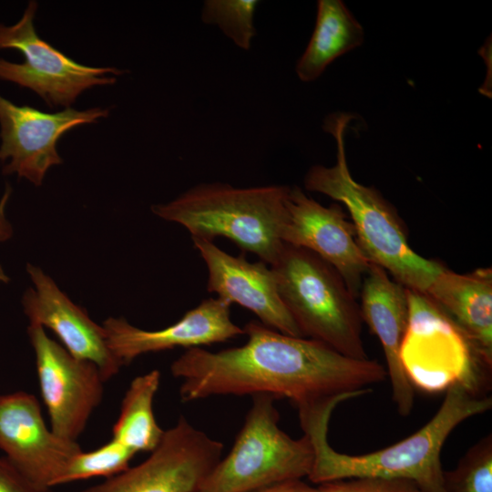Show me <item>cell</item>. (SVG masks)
<instances>
[{
  "label": "cell",
  "mask_w": 492,
  "mask_h": 492,
  "mask_svg": "<svg viewBox=\"0 0 492 492\" xmlns=\"http://www.w3.org/2000/svg\"><path fill=\"white\" fill-rule=\"evenodd\" d=\"M425 293L492 366V271L459 274L444 267Z\"/></svg>",
  "instance_id": "obj_18"
},
{
  "label": "cell",
  "mask_w": 492,
  "mask_h": 492,
  "mask_svg": "<svg viewBox=\"0 0 492 492\" xmlns=\"http://www.w3.org/2000/svg\"><path fill=\"white\" fill-rule=\"evenodd\" d=\"M256 0H206L201 10L205 24L217 25L234 44L248 50L256 35Z\"/></svg>",
  "instance_id": "obj_21"
},
{
  "label": "cell",
  "mask_w": 492,
  "mask_h": 492,
  "mask_svg": "<svg viewBox=\"0 0 492 492\" xmlns=\"http://www.w3.org/2000/svg\"><path fill=\"white\" fill-rule=\"evenodd\" d=\"M26 272L34 284L22 298L29 324L53 331L74 357L95 364L105 381L116 375L122 364L108 348L103 326L74 303L42 269L28 263Z\"/></svg>",
  "instance_id": "obj_14"
},
{
  "label": "cell",
  "mask_w": 492,
  "mask_h": 492,
  "mask_svg": "<svg viewBox=\"0 0 492 492\" xmlns=\"http://www.w3.org/2000/svg\"><path fill=\"white\" fill-rule=\"evenodd\" d=\"M241 346L210 352L187 349L170 365L181 379L182 402L214 395L268 394L296 407L338 396L358 397L387 377L375 360L345 356L310 338L295 337L252 320Z\"/></svg>",
  "instance_id": "obj_1"
},
{
  "label": "cell",
  "mask_w": 492,
  "mask_h": 492,
  "mask_svg": "<svg viewBox=\"0 0 492 492\" xmlns=\"http://www.w3.org/2000/svg\"><path fill=\"white\" fill-rule=\"evenodd\" d=\"M108 108L77 110L67 108L46 113L17 106L0 95V161L4 174H16L41 186L46 171L63 162L57 152L59 138L83 124L107 118Z\"/></svg>",
  "instance_id": "obj_11"
},
{
  "label": "cell",
  "mask_w": 492,
  "mask_h": 492,
  "mask_svg": "<svg viewBox=\"0 0 492 492\" xmlns=\"http://www.w3.org/2000/svg\"><path fill=\"white\" fill-rule=\"evenodd\" d=\"M135 455L136 453L112 438L95 450H81L70 461L59 485L92 477L109 478L128 468Z\"/></svg>",
  "instance_id": "obj_22"
},
{
  "label": "cell",
  "mask_w": 492,
  "mask_h": 492,
  "mask_svg": "<svg viewBox=\"0 0 492 492\" xmlns=\"http://www.w3.org/2000/svg\"><path fill=\"white\" fill-rule=\"evenodd\" d=\"M360 312L363 322L379 339L386 361L393 401L398 413H411L415 389L408 380L400 359V350L409 323L407 289L392 280L382 267L371 263L361 285Z\"/></svg>",
  "instance_id": "obj_17"
},
{
  "label": "cell",
  "mask_w": 492,
  "mask_h": 492,
  "mask_svg": "<svg viewBox=\"0 0 492 492\" xmlns=\"http://www.w3.org/2000/svg\"><path fill=\"white\" fill-rule=\"evenodd\" d=\"M364 40L361 24L341 0H319L315 27L295 71L302 82H312L337 57Z\"/></svg>",
  "instance_id": "obj_19"
},
{
  "label": "cell",
  "mask_w": 492,
  "mask_h": 492,
  "mask_svg": "<svg viewBox=\"0 0 492 492\" xmlns=\"http://www.w3.org/2000/svg\"><path fill=\"white\" fill-rule=\"evenodd\" d=\"M11 192V188L7 186L0 200V243L10 240L13 236V227L7 220L5 213V208Z\"/></svg>",
  "instance_id": "obj_27"
},
{
  "label": "cell",
  "mask_w": 492,
  "mask_h": 492,
  "mask_svg": "<svg viewBox=\"0 0 492 492\" xmlns=\"http://www.w3.org/2000/svg\"><path fill=\"white\" fill-rule=\"evenodd\" d=\"M271 268L303 337L351 358H368L360 306L334 268L313 252L285 243Z\"/></svg>",
  "instance_id": "obj_5"
},
{
  "label": "cell",
  "mask_w": 492,
  "mask_h": 492,
  "mask_svg": "<svg viewBox=\"0 0 492 492\" xmlns=\"http://www.w3.org/2000/svg\"><path fill=\"white\" fill-rule=\"evenodd\" d=\"M230 306L220 298H209L175 323L156 331L136 327L123 317H109L102 326L108 348L123 366L148 353L201 347L244 334L231 321Z\"/></svg>",
  "instance_id": "obj_15"
},
{
  "label": "cell",
  "mask_w": 492,
  "mask_h": 492,
  "mask_svg": "<svg viewBox=\"0 0 492 492\" xmlns=\"http://www.w3.org/2000/svg\"><path fill=\"white\" fill-rule=\"evenodd\" d=\"M37 4L30 1L20 20L0 25V49H16L25 60L0 58V79L36 92L50 107L69 108L85 90L110 86L126 70L79 64L40 38L34 26Z\"/></svg>",
  "instance_id": "obj_8"
},
{
  "label": "cell",
  "mask_w": 492,
  "mask_h": 492,
  "mask_svg": "<svg viewBox=\"0 0 492 492\" xmlns=\"http://www.w3.org/2000/svg\"><path fill=\"white\" fill-rule=\"evenodd\" d=\"M254 492H323L319 485L311 486L302 479H292L265 487Z\"/></svg>",
  "instance_id": "obj_26"
},
{
  "label": "cell",
  "mask_w": 492,
  "mask_h": 492,
  "mask_svg": "<svg viewBox=\"0 0 492 492\" xmlns=\"http://www.w3.org/2000/svg\"><path fill=\"white\" fill-rule=\"evenodd\" d=\"M251 405L231 451L204 478L198 492H254L308 477L313 449L303 435L294 439L279 426L275 396L251 395Z\"/></svg>",
  "instance_id": "obj_6"
},
{
  "label": "cell",
  "mask_w": 492,
  "mask_h": 492,
  "mask_svg": "<svg viewBox=\"0 0 492 492\" xmlns=\"http://www.w3.org/2000/svg\"><path fill=\"white\" fill-rule=\"evenodd\" d=\"M346 401L334 397L297 408L301 427L313 446V464L308 479L313 484L354 478L405 479L424 492H446L441 450L452 431L466 419L492 407V398L462 385L446 391L436 415L418 431L388 447L364 455L334 450L328 442V426L336 406Z\"/></svg>",
  "instance_id": "obj_2"
},
{
  "label": "cell",
  "mask_w": 492,
  "mask_h": 492,
  "mask_svg": "<svg viewBox=\"0 0 492 492\" xmlns=\"http://www.w3.org/2000/svg\"><path fill=\"white\" fill-rule=\"evenodd\" d=\"M407 294L409 323L400 359L412 385L438 393L459 384L487 395L492 366L425 293L407 289Z\"/></svg>",
  "instance_id": "obj_7"
},
{
  "label": "cell",
  "mask_w": 492,
  "mask_h": 492,
  "mask_svg": "<svg viewBox=\"0 0 492 492\" xmlns=\"http://www.w3.org/2000/svg\"><path fill=\"white\" fill-rule=\"evenodd\" d=\"M351 118L347 113L326 118L323 129L335 139L336 162L332 167L312 166L305 174L304 187L344 205L357 242L371 263L384 269L405 288L425 292L444 266L412 250L395 209L375 188L352 177L344 147V132Z\"/></svg>",
  "instance_id": "obj_3"
},
{
  "label": "cell",
  "mask_w": 492,
  "mask_h": 492,
  "mask_svg": "<svg viewBox=\"0 0 492 492\" xmlns=\"http://www.w3.org/2000/svg\"><path fill=\"white\" fill-rule=\"evenodd\" d=\"M319 486L323 492H424L412 481L380 477L339 479Z\"/></svg>",
  "instance_id": "obj_24"
},
{
  "label": "cell",
  "mask_w": 492,
  "mask_h": 492,
  "mask_svg": "<svg viewBox=\"0 0 492 492\" xmlns=\"http://www.w3.org/2000/svg\"><path fill=\"white\" fill-rule=\"evenodd\" d=\"M287 211L283 243L308 250L330 264L357 299L371 262L343 208L337 203L324 207L294 186L290 189Z\"/></svg>",
  "instance_id": "obj_13"
},
{
  "label": "cell",
  "mask_w": 492,
  "mask_h": 492,
  "mask_svg": "<svg viewBox=\"0 0 492 492\" xmlns=\"http://www.w3.org/2000/svg\"><path fill=\"white\" fill-rule=\"evenodd\" d=\"M27 333L50 428L62 438L77 441L102 401L106 381L95 364L74 357L42 326L29 324Z\"/></svg>",
  "instance_id": "obj_10"
},
{
  "label": "cell",
  "mask_w": 492,
  "mask_h": 492,
  "mask_svg": "<svg viewBox=\"0 0 492 492\" xmlns=\"http://www.w3.org/2000/svg\"><path fill=\"white\" fill-rule=\"evenodd\" d=\"M446 492H492V436L472 446L457 466L444 471Z\"/></svg>",
  "instance_id": "obj_23"
},
{
  "label": "cell",
  "mask_w": 492,
  "mask_h": 492,
  "mask_svg": "<svg viewBox=\"0 0 492 492\" xmlns=\"http://www.w3.org/2000/svg\"><path fill=\"white\" fill-rule=\"evenodd\" d=\"M0 449L26 478L48 489L81 451L77 441L46 426L36 397L23 391L0 395Z\"/></svg>",
  "instance_id": "obj_12"
},
{
  "label": "cell",
  "mask_w": 492,
  "mask_h": 492,
  "mask_svg": "<svg viewBox=\"0 0 492 492\" xmlns=\"http://www.w3.org/2000/svg\"><path fill=\"white\" fill-rule=\"evenodd\" d=\"M222 450L181 415L147 459L80 492H198Z\"/></svg>",
  "instance_id": "obj_9"
},
{
  "label": "cell",
  "mask_w": 492,
  "mask_h": 492,
  "mask_svg": "<svg viewBox=\"0 0 492 492\" xmlns=\"http://www.w3.org/2000/svg\"><path fill=\"white\" fill-rule=\"evenodd\" d=\"M0 492H50L26 478L5 456L0 457Z\"/></svg>",
  "instance_id": "obj_25"
},
{
  "label": "cell",
  "mask_w": 492,
  "mask_h": 492,
  "mask_svg": "<svg viewBox=\"0 0 492 492\" xmlns=\"http://www.w3.org/2000/svg\"><path fill=\"white\" fill-rule=\"evenodd\" d=\"M291 187L269 185L235 188L227 183H201L167 203L151 207L158 217L179 223L191 239L223 237L243 252L272 265L282 247Z\"/></svg>",
  "instance_id": "obj_4"
},
{
  "label": "cell",
  "mask_w": 492,
  "mask_h": 492,
  "mask_svg": "<svg viewBox=\"0 0 492 492\" xmlns=\"http://www.w3.org/2000/svg\"><path fill=\"white\" fill-rule=\"evenodd\" d=\"M9 282V277L5 272L3 266L0 264V283H7Z\"/></svg>",
  "instance_id": "obj_28"
},
{
  "label": "cell",
  "mask_w": 492,
  "mask_h": 492,
  "mask_svg": "<svg viewBox=\"0 0 492 492\" xmlns=\"http://www.w3.org/2000/svg\"><path fill=\"white\" fill-rule=\"evenodd\" d=\"M160 378V372L152 370L131 381L112 428V439L136 454L152 452L164 435L165 430L157 423L153 412V401Z\"/></svg>",
  "instance_id": "obj_20"
},
{
  "label": "cell",
  "mask_w": 492,
  "mask_h": 492,
  "mask_svg": "<svg viewBox=\"0 0 492 492\" xmlns=\"http://www.w3.org/2000/svg\"><path fill=\"white\" fill-rule=\"evenodd\" d=\"M208 270L207 291L230 305L237 303L264 325L282 333L303 337L278 292L272 269L262 261H249L244 252L232 256L212 241L192 239Z\"/></svg>",
  "instance_id": "obj_16"
}]
</instances>
